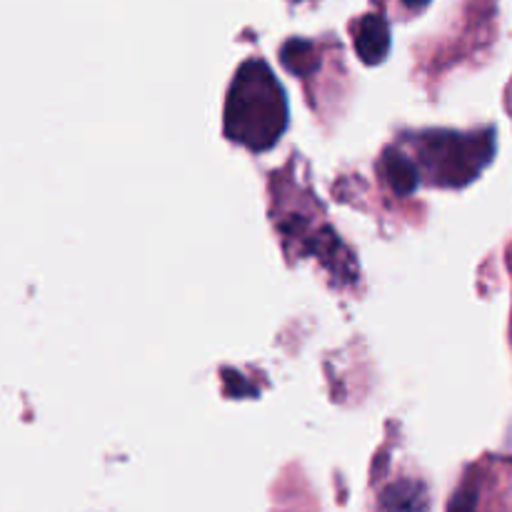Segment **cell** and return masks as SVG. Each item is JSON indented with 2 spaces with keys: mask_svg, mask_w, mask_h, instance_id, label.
<instances>
[{
  "mask_svg": "<svg viewBox=\"0 0 512 512\" xmlns=\"http://www.w3.org/2000/svg\"><path fill=\"white\" fill-rule=\"evenodd\" d=\"M288 123V105L273 70L263 60H248L235 73L225 105V133L250 150L278 143Z\"/></svg>",
  "mask_w": 512,
  "mask_h": 512,
  "instance_id": "cell-1",
  "label": "cell"
},
{
  "mask_svg": "<svg viewBox=\"0 0 512 512\" xmlns=\"http://www.w3.org/2000/svg\"><path fill=\"white\" fill-rule=\"evenodd\" d=\"M385 510L390 512H418L425 510V495L420 485L413 483H400L393 485L390 490H385L383 495Z\"/></svg>",
  "mask_w": 512,
  "mask_h": 512,
  "instance_id": "cell-5",
  "label": "cell"
},
{
  "mask_svg": "<svg viewBox=\"0 0 512 512\" xmlns=\"http://www.w3.org/2000/svg\"><path fill=\"white\" fill-rule=\"evenodd\" d=\"M390 50V28L383 15H365L355 25V53L365 65L383 63Z\"/></svg>",
  "mask_w": 512,
  "mask_h": 512,
  "instance_id": "cell-3",
  "label": "cell"
},
{
  "mask_svg": "<svg viewBox=\"0 0 512 512\" xmlns=\"http://www.w3.org/2000/svg\"><path fill=\"white\" fill-rule=\"evenodd\" d=\"M493 135L443 133L428 140L425 160L438 173L440 183L465 185L493 158Z\"/></svg>",
  "mask_w": 512,
  "mask_h": 512,
  "instance_id": "cell-2",
  "label": "cell"
},
{
  "mask_svg": "<svg viewBox=\"0 0 512 512\" xmlns=\"http://www.w3.org/2000/svg\"><path fill=\"white\" fill-rule=\"evenodd\" d=\"M428 3L430 0H403L405 8H410V10H420V8H425Z\"/></svg>",
  "mask_w": 512,
  "mask_h": 512,
  "instance_id": "cell-8",
  "label": "cell"
},
{
  "mask_svg": "<svg viewBox=\"0 0 512 512\" xmlns=\"http://www.w3.org/2000/svg\"><path fill=\"white\" fill-rule=\"evenodd\" d=\"M383 173L395 195H410L418 188V168H415V163L408 155L398 153V150H388V153H385Z\"/></svg>",
  "mask_w": 512,
  "mask_h": 512,
  "instance_id": "cell-4",
  "label": "cell"
},
{
  "mask_svg": "<svg viewBox=\"0 0 512 512\" xmlns=\"http://www.w3.org/2000/svg\"><path fill=\"white\" fill-rule=\"evenodd\" d=\"M280 58H283L285 68L295 75H308L318 65L313 45L305 43V40H290L283 48V53H280Z\"/></svg>",
  "mask_w": 512,
  "mask_h": 512,
  "instance_id": "cell-6",
  "label": "cell"
},
{
  "mask_svg": "<svg viewBox=\"0 0 512 512\" xmlns=\"http://www.w3.org/2000/svg\"><path fill=\"white\" fill-rule=\"evenodd\" d=\"M450 512H475V495L473 493H460L458 498L450 505Z\"/></svg>",
  "mask_w": 512,
  "mask_h": 512,
  "instance_id": "cell-7",
  "label": "cell"
}]
</instances>
